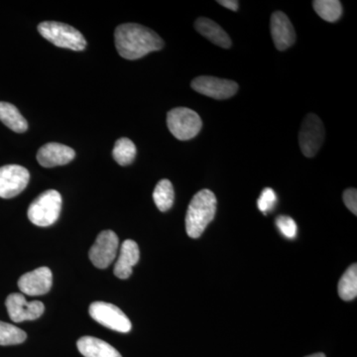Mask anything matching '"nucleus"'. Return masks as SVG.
<instances>
[{
  "mask_svg": "<svg viewBox=\"0 0 357 357\" xmlns=\"http://www.w3.org/2000/svg\"><path fill=\"white\" fill-rule=\"evenodd\" d=\"M114 41L119 55L126 60H138L164 47L163 40L156 32L135 23L117 26Z\"/></svg>",
  "mask_w": 357,
  "mask_h": 357,
  "instance_id": "obj_1",
  "label": "nucleus"
},
{
  "mask_svg": "<svg viewBox=\"0 0 357 357\" xmlns=\"http://www.w3.org/2000/svg\"><path fill=\"white\" fill-rule=\"evenodd\" d=\"M217 198L211 190L204 189L192 197L185 215V231L191 238H199L217 213Z\"/></svg>",
  "mask_w": 357,
  "mask_h": 357,
  "instance_id": "obj_2",
  "label": "nucleus"
},
{
  "mask_svg": "<svg viewBox=\"0 0 357 357\" xmlns=\"http://www.w3.org/2000/svg\"><path fill=\"white\" fill-rule=\"evenodd\" d=\"M38 31L42 37L60 48L73 51H83L86 41L79 30L65 23L56 21H44L40 23Z\"/></svg>",
  "mask_w": 357,
  "mask_h": 357,
  "instance_id": "obj_3",
  "label": "nucleus"
},
{
  "mask_svg": "<svg viewBox=\"0 0 357 357\" xmlns=\"http://www.w3.org/2000/svg\"><path fill=\"white\" fill-rule=\"evenodd\" d=\"M62 210V197L55 190H49L34 199L28 208V218L37 227H50L57 222Z\"/></svg>",
  "mask_w": 357,
  "mask_h": 357,
  "instance_id": "obj_4",
  "label": "nucleus"
},
{
  "mask_svg": "<svg viewBox=\"0 0 357 357\" xmlns=\"http://www.w3.org/2000/svg\"><path fill=\"white\" fill-rule=\"evenodd\" d=\"M167 126L177 139L185 141L198 135L203 128V121L194 110L188 107H176L167 114Z\"/></svg>",
  "mask_w": 357,
  "mask_h": 357,
  "instance_id": "obj_5",
  "label": "nucleus"
},
{
  "mask_svg": "<svg viewBox=\"0 0 357 357\" xmlns=\"http://www.w3.org/2000/svg\"><path fill=\"white\" fill-rule=\"evenodd\" d=\"M89 316L98 324L119 333H129L131 321L126 314L114 305L105 302H95L89 306Z\"/></svg>",
  "mask_w": 357,
  "mask_h": 357,
  "instance_id": "obj_6",
  "label": "nucleus"
},
{
  "mask_svg": "<svg viewBox=\"0 0 357 357\" xmlns=\"http://www.w3.org/2000/svg\"><path fill=\"white\" fill-rule=\"evenodd\" d=\"M325 140V128L318 115L309 114L301 126L299 143L302 153L307 158L316 156Z\"/></svg>",
  "mask_w": 357,
  "mask_h": 357,
  "instance_id": "obj_7",
  "label": "nucleus"
},
{
  "mask_svg": "<svg viewBox=\"0 0 357 357\" xmlns=\"http://www.w3.org/2000/svg\"><path fill=\"white\" fill-rule=\"evenodd\" d=\"M119 241L112 230H105L96 237V243L89 249L91 263L100 269H105L114 262L119 251Z\"/></svg>",
  "mask_w": 357,
  "mask_h": 357,
  "instance_id": "obj_8",
  "label": "nucleus"
},
{
  "mask_svg": "<svg viewBox=\"0 0 357 357\" xmlns=\"http://www.w3.org/2000/svg\"><path fill=\"white\" fill-rule=\"evenodd\" d=\"M30 174L20 165L0 168V198L11 199L24 191L29 183Z\"/></svg>",
  "mask_w": 357,
  "mask_h": 357,
  "instance_id": "obj_9",
  "label": "nucleus"
},
{
  "mask_svg": "<svg viewBox=\"0 0 357 357\" xmlns=\"http://www.w3.org/2000/svg\"><path fill=\"white\" fill-rule=\"evenodd\" d=\"M191 86L197 93L215 100H227L236 95L238 91V84L236 82L211 76L196 77Z\"/></svg>",
  "mask_w": 357,
  "mask_h": 357,
  "instance_id": "obj_10",
  "label": "nucleus"
},
{
  "mask_svg": "<svg viewBox=\"0 0 357 357\" xmlns=\"http://www.w3.org/2000/svg\"><path fill=\"white\" fill-rule=\"evenodd\" d=\"M6 305L9 318L14 323L39 319L45 310L43 303L40 301L27 302L24 296L18 293L10 294L7 297Z\"/></svg>",
  "mask_w": 357,
  "mask_h": 357,
  "instance_id": "obj_11",
  "label": "nucleus"
},
{
  "mask_svg": "<svg viewBox=\"0 0 357 357\" xmlns=\"http://www.w3.org/2000/svg\"><path fill=\"white\" fill-rule=\"evenodd\" d=\"M53 275L48 267H39L20 277L18 288L28 296H41L51 290Z\"/></svg>",
  "mask_w": 357,
  "mask_h": 357,
  "instance_id": "obj_12",
  "label": "nucleus"
},
{
  "mask_svg": "<svg viewBox=\"0 0 357 357\" xmlns=\"http://www.w3.org/2000/svg\"><path fill=\"white\" fill-rule=\"evenodd\" d=\"M270 27H271L272 39L279 51L286 50L295 43V29L285 13L276 11L272 14Z\"/></svg>",
  "mask_w": 357,
  "mask_h": 357,
  "instance_id": "obj_13",
  "label": "nucleus"
},
{
  "mask_svg": "<svg viewBox=\"0 0 357 357\" xmlns=\"http://www.w3.org/2000/svg\"><path fill=\"white\" fill-rule=\"evenodd\" d=\"M76 156L74 149L60 143H48L40 148L37 153L39 164L45 168H53L69 164Z\"/></svg>",
  "mask_w": 357,
  "mask_h": 357,
  "instance_id": "obj_14",
  "label": "nucleus"
},
{
  "mask_svg": "<svg viewBox=\"0 0 357 357\" xmlns=\"http://www.w3.org/2000/svg\"><path fill=\"white\" fill-rule=\"evenodd\" d=\"M139 248L135 241L128 239L121 244L119 259L115 263L114 274L117 278L128 279L132 274L134 265L139 261Z\"/></svg>",
  "mask_w": 357,
  "mask_h": 357,
  "instance_id": "obj_15",
  "label": "nucleus"
},
{
  "mask_svg": "<svg viewBox=\"0 0 357 357\" xmlns=\"http://www.w3.org/2000/svg\"><path fill=\"white\" fill-rule=\"evenodd\" d=\"M195 28L204 38L210 40L213 44L222 48L229 49L231 47V40L229 34L210 18L199 17L195 22Z\"/></svg>",
  "mask_w": 357,
  "mask_h": 357,
  "instance_id": "obj_16",
  "label": "nucleus"
},
{
  "mask_svg": "<svg viewBox=\"0 0 357 357\" xmlns=\"http://www.w3.org/2000/svg\"><path fill=\"white\" fill-rule=\"evenodd\" d=\"M77 345L84 357H122L114 347L100 338L83 337L77 340Z\"/></svg>",
  "mask_w": 357,
  "mask_h": 357,
  "instance_id": "obj_17",
  "label": "nucleus"
},
{
  "mask_svg": "<svg viewBox=\"0 0 357 357\" xmlns=\"http://www.w3.org/2000/svg\"><path fill=\"white\" fill-rule=\"evenodd\" d=\"M0 121L14 132L23 133L28 129V123L17 107L9 102H0Z\"/></svg>",
  "mask_w": 357,
  "mask_h": 357,
  "instance_id": "obj_18",
  "label": "nucleus"
},
{
  "mask_svg": "<svg viewBox=\"0 0 357 357\" xmlns=\"http://www.w3.org/2000/svg\"><path fill=\"white\" fill-rule=\"evenodd\" d=\"M175 199V192L172 183L167 178L160 181L153 192L155 204L159 211H167L172 208Z\"/></svg>",
  "mask_w": 357,
  "mask_h": 357,
  "instance_id": "obj_19",
  "label": "nucleus"
},
{
  "mask_svg": "<svg viewBox=\"0 0 357 357\" xmlns=\"http://www.w3.org/2000/svg\"><path fill=\"white\" fill-rule=\"evenodd\" d=\"M338 294L344 301H352L357 296V265H351L340 278Z\"/></svg>",
  "mask_w": 357,
  "mask_h": 357,
  "instance_id": "obj_20",
  "label": "nucleus"
},
{
  "mask_svg": "<svg viewBox=\"0 0 357 357\" xmlns=\"http://www.w3.org/2000/svg\"><path fill=\"white\" fill-rule=\"evenodd\" d=\"M312 7L317 14L328 22H335L342 14V6L338 0H314Z\"/></svg>",
  "mask_w": 357,
  "mask_h": 357,
  "instance_id": "obj_21",
  "label": "nucleus"
},
{
  "mask_svg": "<svg viewBox=\"0 0 357 357\" xmlns=\"http://www.w3.org/2000/svg\"><path fill=\"white\" fill-rule=\"evenodd\" d=\"M112 155L119 165H130L136 157L135 144L128 138H121L115 142Z\"/></svg>",
  "mask_w": 357,
  "mask_h": 357,
  "instance_id": "obj_22",
  "label": "nucleus"
},
{
  "mask_svg": "<svg viewBox=\"0 0 357 357\" xmlns=\"http://www.w3.org/2000/svg\"><path fill=\"white\" fill-rule=\"evenodd\" d=\"M27 335L24 331L0 321V345L20 344L24 342Z\"/></svg>",
  "mask_w": 357,
  "mask_h": 357,
  "instance_id": "obj_23",
  "label": "nucleus"
},
{
  "mask_svg": "<svg viewBox=\"0 0 357 357\" xmlns=\"http://www.w3.org/2000/svg\"><path fill=\"white\" fill-rule=\"evenodd\" d=\"M276 225L281 234L287 238L293 239L297 236V225L292 218L280 215L277 218Z\"/></svg>",
  "mask_w": 357,
  "mask_h": 357,
  "instance_id": "obj_24",
  "label": "nucleus"
},
{
  "mask_svg": "<svg viewBox=\"0 0 357 357\" xmlns=\"http://www.w3.org/2000/svg\"><path fill=\"white\" fill-rule=\"evenodd\" d=\"M276 202L277 196L273 190L271 188H265L261 192V196L258 199L257 206L260 211L266 215L270 211L273 210Z\"/></svg>",
  "mask_w": 357,
  "mask_h": 357,
  "instance_id": "obj_25",
  "label": "nucleus"
},
{
  "mask_svg": "<svg viewBox=\"0 0 357 357\" xmlns=\"http://www.w3.org/2000/svg\"><path fill=\"white\" fill-rule=\"evenodd\" d=\"M344 203L347 206L349 211L354 213V215H357V191L356 189H347L342 195Z\"/></svg>",
  "mask_w": 357,
  "mask_h": 357,
  "instance_id": "obj_26",
  "label": "nucleus"
},
{
  "mask_svg": "<svg viewBox=\"0 0 357 357\" xmlns=\"http://www.w3.org/2000/svg\"><path fill=\"white\" fill-rule=\"evenodd\" d=\"M218 3L232 11H237L239 7V2L236 0H220Z\"/></svg>",
  "mask_w": 357,
  "mask_h": 357,
  "instance_id": "obj_27",
  "label": "nucleus"
},
{
  "mask_svg": "<svg viewBox=\"0 0 357 357\" xmlns=\"http://www.w3.org/2000/svg\"><path fill=\"white\" fill-rule=\"evenodd\" d=\"M306 357H326L324 354H312V356H306Z\"/></svg>",
  "mask_w": 357,
  "mask_h": 357,
  "instance_id": "obj_28",
  "label": "nucleus"
}]
</instances>
